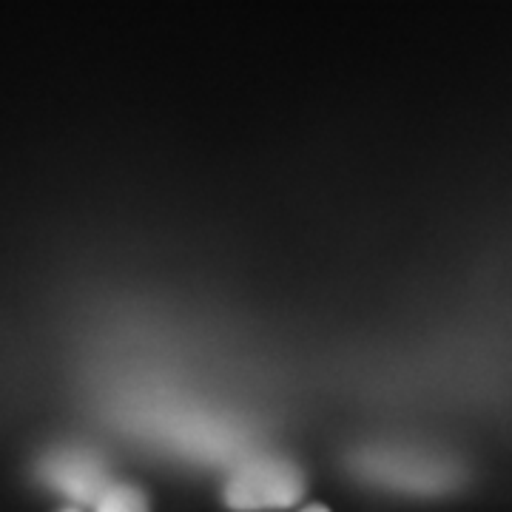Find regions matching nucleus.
<instances>
[{"label":"nucleus","mask_w":512,"mask_h":512,"mask_svg":"<svg viewBox=\"0 0 512 512\" xmlns=\"http://www.w3.org/2000/svg\"><path fill=\"white\" fill-rule=\"evenodd\" d=\"M305 493V478L296 464L276 456H256L239 464L225 484V504L231 510H282L293 507Z\"/></svg>","instance_id":"obj_1"},{"label":"nucleus","mask_w":512,"mask_h":512,"mask_svg":"<svg viewBox=\"0 0 512 512\" xmlns=\"http://www.w3.org/2000/svg\"><path fill=\"white\" fill-rule=\"evenodd\" d=\"M97 512H148V498L134 484H111L97 498Z\"/></svg>","instance_id":"obj_2"},{"label":"nucleus","mask_w":512,"mask_h":512,"mask_svg":"<svg viewBox=\"0 0 512 512\" xmlns=\"http://www.w3.org/2000/svg\"><path fill=\"white\" fill-rule=\"evenodd\" d=\"M299 512H330L325 504H308L305 510H299Z\"/></svg>","instance_id":"obj_3"},{"label":"nucleus","mask_w":512,"mask_h":512,"mask_svg":"<svg viewBox=\"0 0 512 512\" xmlns=\"http://www.w3.org/2000/svg\"><path fill=\"white\" fill-rule=\"evenodd\" d=\"M63 512H80V510H63Z\"/></svg>","instance_id":"obj_4"}]
</instances>
